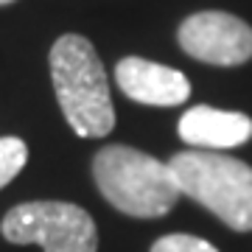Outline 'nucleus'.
I'll return each instance as SVG.
<instances>
[{
  "label": "nucleus",
  "mask_w": 252,
  "mask_h": 252,
  "mask_svg": "<svg viewBox=\"0 0 252 252\" xmlns=\"http://www.w3.org/2000/svg\"><path fill=\"white\" fill-rule=\"evenodd\" d=\"M93 177L109 205L132 219H160L182 196L171 165L132 146H104L93 160Z\"/></svg>",
  "instance_id": "obj_2"
},
{
  "label": "nucleus",
  "mask_w": 252,
  "mask_h": 252,
  "mask_svg": "<svg viewBox=\"0 0 252 252\" xmlns=\"http://www.w3.org/2000/svg\"><path fill=\"white\" fill-rule=\"evenodd\" d=\"M182 196H190L233 230H252V168L230 154L188 149L171 157Z\"/></svg>",
  "instance_id": "obj_3"
},
{
  "label": "nucleus",
  "mask_w": 252,
  "mask_h": 252,
  "mask_svg": "<svg viewBox=\"0 0 252 252\" xmlns=\"http://www.w3.org/2000/svg\"><path fill=\"white\" fill-rule=\"evenodd\" d=\"M152 252H219L213 244H207L205 238L196 235H185V233H174V235H162L157 238L152 247Z\"/></svg>",
  "instance_id": "obj_9"
},
{
  "label": "nucleus",
  "mask_w": 252,
  "mask_h": 252,
  "mask_svg": "<svg viewBox=\"0 0 252 252\" xmlns=\"http://www.w3.org/2000/svg\"><path fill=\"white\" fill-rule=\"evenodd\" d=\"M28 160V149L20 137H0V188H6Z\"/></svg>",
  "instance_id": "obj_8"
},
{
  "label": "nucleus",
  "mask_w": 252,
  "mask_h": 252,
  "mask_svg": "<svg viewBox=\"0 0 252 252\" xmlns=\"http://www.w3.org/2000/svg\"><path fill=\"white\" fill-rule=\"evenodd\" d=\"M6 3H14V0H0V6H6Z\"/></svg>",
  "instance_id": "obj_10"
},
{
  "label": "nucleus",
  "mask_w": 252,
  "mask_h": 252,
  "mask_svg": "<svg viewBox=\"0 0 252 252\" xmlns=\"http://www.w3.org/2000/svg\"><path fill=\"white\" fill-rule=\"evenodd\" d=\"M115 81L126 98L146 107H180L190 95V81L182 70L140 56L121 59L115 64Z\"/></svg>",
  "instance_id": "obj_6"
},
{
  "label": "nucleus",
  "mask_w": 252,
  "mask_h": 252,
  "mask_svg": "<svg viewBox=\"0 0 252 252\" xmlns=\"http://www.w3.org/2000/svg\"><path fill=\"white\" fill-rule=\"evenodd\" d=\"M51 81L64 121L79 137H104L115 126L107 70L87 36L62 34L48 56Z\"/></svg>",
  "instance_id": "obj_1"
},
{
  "label": "nucleus",
  "mask_w": 252,
  "mask_h": 252,
  "mask_svg": "<svg viewBox=\"0 0 252 252\" xmlns=\"http://www.w3.org/2000/svg\"><path fill=\"white\" fill-rule=\"evenodd\" d=\"M9 244H39L45 252H98V230L87 210L70 202H23L0 221Z\"/></svg>",
  "instance_id": "obj_4"
},
{
  "label": "nucleus",
  "mask_w": 252,
  "mask_h": 252,
  "mask_svg": "<svg viewBox=\"0 0 252 252\" xmlns=\"http://www.w3.org/2000/svg\"><path fill=\"white\" fill-rule=\"evenodd\" d=\"M180 137L199 152H224L252 137V118L244 112H227L216 107H190L180 118Z\"/></svg>",
  "instance_id": "obj_7"
},
{
  "label": "nucleus",
  "mask_w": 252,
  "mask_h": 252,
  "mask_svg": "<svg viewBox=\"0 0 252 252\" xmlns=\"http://www.w3.org/2000/svg\"><path fill=\"white\" fill-rule=\"evenodd\" d=\"M177 42L205 64L233 67L252 59V26L227 11H196L177 28Z\"/></svg>",
  "instance_id": "obj_5"
}]
</instances>
